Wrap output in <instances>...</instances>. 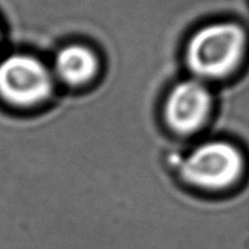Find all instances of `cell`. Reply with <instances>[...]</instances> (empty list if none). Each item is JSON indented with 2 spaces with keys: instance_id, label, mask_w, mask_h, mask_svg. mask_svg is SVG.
Listing matches in <instances>:
<instances>
[{
  "instance_id": "obj_2",
  "label": "cell",
  "mask_w": 249,
  "mask_h": 249,
  "mask_svg": "<svg viewBox=\"0 0 249 249\" xmlns=\"http://www.w3.org/2000/svg\"><path fill=\"white\" fill-rule=\"evenodd\" d=\"M245 172L241 150L227 141H209L197 146L181 165L182 178L205 190H224L237 184Z\"/></svg>"
},
{
  "instance_id": "obj_3",
  "label": "cell",
  "mask_w": 249,
  "mask_h": 249,
  "mask_svg": "<svg viewBox=\"0 0 249 249\" xmlns=\"http://www.w3.org/2000/svg\"><path fill=\"white\" fill-rule=\"evenodd\" d=\"M53 91L49 69L30 55H11L0 62V97L18 107L42 103Z\"/></svg>"
},
{
  "instance_id": "obj_1",
  "label": "cell",
  "mask_w": 249,
  "mask_h": 249,
  "mask_svg": "<svg viewBox=\"0 0 249 249\" xmlns=\"http://www.w3.org/2000/svg\"><path fill=\"white\" fill-rule=\"evenodd\" d=\"M247 46V34L241 26L232 22L209 23L192 35L185 59L201 81L224 79L241 65Z\"/></svg>"
},
{
  "instance_id": "obj_5",
  "label": "cell",
  "mask_w": 249,
  "mask_h": 249,
  "mask_svg": "<svg viewBox=\"0 0 249 249\" xmlns=\"http://www.w3.org/2000/svg\"><path fill=\"white\" fill-rule=\"evenodd\" d=\"M97 58L91 50L72 44L62 49L55 56V74L70 86H79L91 79L97 72Z\"/></svg>"
},
{
  "instance_id": "obj_4",
  "label": "cell",
  "mask_w": 249,
  "mask_h": 249,
  "mask_svg": "<svg viewBox=\"0 0 249 249\" xmlns=\"http://www.w3.org/2000/svg\"><path fill=\"white\" fill-rule=\"evenodd\" d=\"M213 107L209 89L200 79H188L169 92L163 115L168 126L177 134H195L206 124Z\"/></svg>"
}]
</instances>
